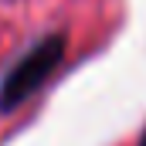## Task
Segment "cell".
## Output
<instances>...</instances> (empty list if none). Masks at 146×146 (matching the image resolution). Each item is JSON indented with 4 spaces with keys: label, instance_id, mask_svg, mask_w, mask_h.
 I'll use <instances>...</instances> for the list:
<instances>
[{
    "label": "cell",
    "instance_id": "6da1fadb",
    "mask_svg": "<svg viewBox=\"0 0 146 146\" xmlns=\"http://www.w3.org/2000/svg\"><path fill=\"white\" fill-rule=\"evenodd\" d=\"M61 58H65V37L61 34H48L44 41H37L7 72V78L0 82V112H10L21 102H27L37 88L58 72Z\"/></svg>",
    "mask_w": 146,
    "mask_h": 146
},
{
    "label": "cell",
    "instance_id": "7a4b0ae2",
    "mask_svg": "<svg viewBox=\"0 0 146 146\" xmlns=\"http://www.w3.org/2000/svg\"><path fill=\"white\" fill-rule=\"evenodd\" d=\"M139 146H146V133H143V143H139Z\"/></svg>",
    "mask_w": 146,
    "mask_h": 146
}]
</instances>
